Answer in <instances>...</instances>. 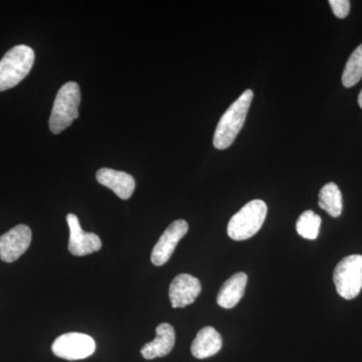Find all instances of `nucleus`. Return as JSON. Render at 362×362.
<instances>
[{
  "label": "nucleus",
  "mask_w": 362,
  "mask_h": 362,
  "mask_svg": "<svg viewBox=\"0 0 362 362\" xmlns=\"http://www.w3.org/2000/svg\"><path fill=\"white\" fill-rule=\"evenodd\" d=\"M358 105H359V107H361V108L362 109V90L361 92V94H359V96H358Z\"/></svg>",
  "instance_id": "obj_19"
},
{
  "label": "nucleus",
  "mask_w": 362,
  "mask_h": 362,
  "mask_svg": "<svg viewBox=\"0 0 362 362\" xmlns=\"http://www.w3.org/2000/svg\"><path fill=\"white\" fill-rule=\"evenodd\" d=\"M188 223L183 220L173 221L164 230L158 242L156 243L151 252V262L153 265L162 266L168 263L175 252L180 240L187 235Z\"/></svg>",
  "instance_id": "obj_8"
},
{
  "label": "nucleus",
  "mask_w": 362,
  "mask_h": 362,
  "mask_svg": "<svg viewBox=\"0 0 362 362\" xmlns=\"http://www.w3.org/2000/svg\"><path fill=\"white\" fill-rule=\"evenodd\" d=\"M96 349V343L92 337L83 333H66L52 343L54 356L66 361H80L92 356Z\"/></svg>",
  "instance_id": "obj_6"
},
{
  "label": "nucleus",
  "mask_w": 362,
  "mask_h": 362,
  "mask_svg": "<svg viewBox=\"0 0 362 362\" xmlns=\"http://www.w3.org/2000/svg\"><path fill=\"white\" fill-rule=\"evenodd\" d=\"M80 104L81 90L77 83L69 82L62 86L54 99L49 120V129L54 134H59L70 127L78 117Z\"/></svg>",
  "instance_id": "obj_3"
},
{
  "label": "nucleus",
  "mask_w": 362,
  "mask_h": 362,
  "mask_svg": "<svg viewBox=\"0 0 362 362\" xmlns=\"http://www.w3.org/2000/svg\"><path fill=\"white\" fill-rule=\"evenodd\" d=\"M362 78V44L354 49L349 57L342 74V84L344 87L351 88L356 85Z\"/></svg>",
  "instance_id": "obj_16"
},
{
  "label": "nucleus",
  "mask_w": 362,
  "mask_h": 362,
  "mask_svg": "<svg viewBox=\"0 0 362 362\" xmlns=\"http://www.w3.org/2000/svg\"><path fill=\"white\" fill-rule=\"evenodd\" d=\"M32 230L26 225L14 226L0 237V259L13 263L26 252L32 243Z\"/></svg>",
  "instance_id": "obj_7"
},
{
  "label": "nucleus",
  "mask_w": 362,
  "mask_h": 362,
  "mask_svg": "<svg viewBox=\"0 0 362 362\" xmlns=\"http://www.w3.org/2000/svg\"><path fill=\"white\" fill-rule=\"evenodd\" d=\"M319 206L332 218H338L342 213V194L334 182L324 185L319 192Z\"/></svg>",
  "instance_id": "obj_15"
},
{
  "label": "nucleus",
  "mask_w": 362,
  "mask_h": 362,
  "mask_svg": "<svg viewBox=\"0 0 362 362\" xmlns=\"http://www.w3.org/2000/svg\"><path fill=\"white\" fill-rule=\"evenodd\" d=\"M247 283V274L240 272L228 279L221 286L216 302L221 308L232 309L237 306L245 294Z\"/></svg>",
  "instance_id": "obj_13"
},
{
  "label": "nucleus",
  "mask_w": 362,
  "mask_h": 362,
  "mask_svg": "<svg viewBox=\"0 0 362 362\" xmlns=\"http://www.w3.org/2000/svg\"><path fill=\"white\" fill-rule=\"evenodd\" d=\"M175 344V328L168 323H162L157 326L156 337L153 341L146 343L142 347L141 354L145 359L157 358L168 356Z\"/></svg>",
  "instance_id": "obj_12"
},
{
  "label": "nucleus",
  "mask_w": 362,
  "mask_h": 362,
  "mask_svg": "<svg viewBox=\"0 0 362 362\" xmlns=\"http://www.w3.org/2000/svg\"><path fill=\"white\" fill-rule=\"evenodd\" d=\"M223 346V338L211 326L199 331L192 344V356L197 359L209 358L216 356Z\"/></svg>",
  "instance_id": "obj_14"
},
{
  "label": "nucleus",
  "mask_w": 362,
  "mask_h": 362,
  "mask_svg": "<svg viewBox=\"0 0 362 362\" xmlns=\"http://www.w3.org/2000/svg\"><path fill=\"white\" fill-rule=\"evenodd\" d=\"M35 52L25 45H16L0 61V92L20 84L35 63Z\"/></svg>",
  "instance_id": "obj_2"
},
{
  "label": "nucleus",
  "mask_w": 362,
  "mask_h": 362,
  "mask_svg": "<svg viewBox=\"0 0 362 362\" xmlns=\"http://www.w3.org/2000/svg\"><path fill=\"white\" fill-rule=\"evenodd\" d=\"M268 206L261 199L247 202L228 221V235L233 240L251 239L261 230L267 218Z\"/></svg>",
  "instance_id": "obj_4"
},
{
  "label": "nucleus",
  "mask_w": 362,
  "mask_h": 362,
  "mask_svg": "<svg viewBox=\"0 0 362 362\" xmlns=\"http://www.w3.org/2000/svg\"><path fill=\"white\" fill-rule=\"evenodd\" d=\"M96 178L100 185L110 188L121 199H129L134 192V177L123 171L111 168H101L97 171Z\"/></svg>",
  "instance_id": "obj_11"
},
{
  "label": "nucleus",
  "mask_w": 362,
  "mask_h": 362,
  "mask_svg": "<svg viewBox=\"0 0 362 362\" xmlns=\"http://www.w3.org/2000/svg\"><path fill=\"white\" fill-rule=\"evenodd\" d=\"M252 98V90H245L221 116L214 136V146L216 149L228 148L235 141L246 121Z\"/></svg>",
  "instance_id": "obj_1"
},
{
  "label": "nucleus",
  "mask_w": 362,
  "mask_h": 362,
  "mask_svg": "<svg viewBox=\"0 0 362 362\" xmlns=\"http://www.w3.org/2000/svg\"><path fill=\"white\" fill-rule=\"evenodd\" d=\"M321 218L312 211H304L298 218L296 230L298 235L307 240H316L320 232Z\"/></svg>",
  "instance_id": "obj_17"
},
{
  "label": "nucleus",
  "mask_w": 362,
  "mask_h": 362,
  "mask_svg": "<svg viewBox=\"0 0 362 362\" xmlns=\"http://www.w3.org/2000/svg\"><path fill=\"white\" fill-rule=\"evenodd\" d=\"M202 292L199 279L189 274L176 276L169 287V299L173 308H185L194 303Z\"/></svg>",
  "instance_id": "obj_10"
},
{
  "label": "nucleus",
  "mask_w": 362,
  "mask_h": 362,
  "mask_svg": "<svg viewBox=\"0 0 362 362\" xmlns=\"http://www.w3.org/2000/svg\"><path fill=\"white\" fill-rule=\"evenodd\" d=\"M329 4L332 8L333 13L338 18H345L349 14L350 1L349 0H330Z\"/></svg>",
  "instance_id": "obj_18"
},
{
  "label": "nucleus",
  "mask_w": 362,
  "mask_h": 362,
  "mask_svg": "<svg viewBox=\"0 0 362 362\" xmlns=\"http://www.w3.org/2000/svg\"><path fill=\"white\" fill-rule=\"evenodd\" d=\"M66 223L70 228L69 251L71 255L82 257L101 250L102 242L100 238L96 233L84 232L76 214H69Z\"/></svg>",
  "instance_id": "obj_9"
},
{
  "label": "nucleus",
  "mask_w": 362,
  "mask_h": 362,
  "mask_svg": "<svg viewBox=\"0 0 362 362\" xmlns=\"http://www.w3.org/2000/svg\"><path fill=\"white\" fill-rule=\"evenodd\" d=\"M333 282L338 294L346 300L358 296L362 289V255H350L337 264Z\"/></svg>",
  "instance_id": "obj_5"
}]
</instances>
